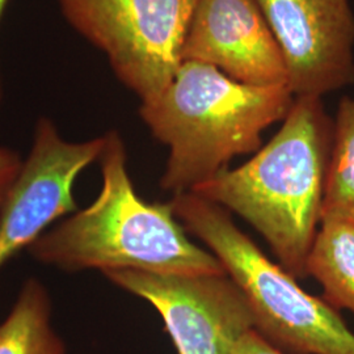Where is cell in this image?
Listing matches in <instances>:
<instances>
[{
	"label": "cell",
	"instance_id": "14",
	"mask_svg": "<svg viewBox=\"0 0 354 354\" xmlns=\"http://www.w3.org/2000/svg\"><path fill=\"white\" fill-rule=\"evenodd\" d=\"M232 354H286L281 352L270 342H266L254 329L243 335L241 340L236 342Z\"/></svg>",
	"mask_w": 354,
	"mask_h": 354
},
{
	"label": "cell",
	"instance_id": "1",
	"mask_svg": "<svg viewBox=\"0 0 354 354\" xmlns=\"http://www.w3.org/2000/svg\"><path fill=\"white\" fill-rule=\"evenodd\" d=\"M333 118L322 97H295L276 136L247 163L226 168L192 193L245 219L279 266L307 277V260L322 223Z\"/></svg>",
	"mask_w": 354,
	"mask_h": 354
},
{
	"label": "cell",
	"instance_id": "8",
	"mask_svg": "<svg viewBox=\"0 0 354 354\" xmlns=\"http://www.w3.org/2000/svg\"><path fill=\"white\" fill-rule=\"evenodd\" d=\"M279 44L295 97L354 83V13L349 0H256Z\"/></svg>",
	"mask_w": 354,
	"mask_h": 354
},
{
	"label": "cell",
	"instance_id": "5",
	"mask_svg": "<svg viewBox=\"0 0 354 354\" xmlns=\"http://www.w3.org/2000/svg\"><path fill=\"white\" fill-rule=\"evenodd\" d=\"M198 0H57L67 23L102 51L140 102L158 97L181 64Z\"/></svg>",
	"mask_w": 354,
	"mask_h": 354
},
{
	"label": "cell",
	"instance_id": "13",
	"mask_svg": "<svg viewBox=\"0 0 354 354\" xmlns=\"http://www.w3.org/2000/svg\"><path fill=\"white\" fill-rule=\"evenodd\" d=\"M21 165L23 159L17 152L7 147H0V210L13 181L21 169Z\"/></svg>",
	"mask_w": 354,
	"mask_h": 354
},
{
	"label": "cell",
	"instance_id": "4",
	"mask_svg": "<svg viewBox=\"0 0 354 354\" xmlns=\"http://www.w3.org/2000/svg\"><path fill=\"white\" fill-rule=\"evenodd\" d=\"M169 203L185 230L203 241L244 292L254 330L286 354H354V333L337 310L304 291L232 221L230 212L187 192Z\"/></svg>",
	"mask_w": 354,
	"mask_h": 354
},
{
	"label": "cell",
	"instance_id": "10",
	"mask_svg": "<svg viewBox=\"0 0 354 354\" xmlns=\"http://www.w3.org/2000/svg\"><path fill=\"white\" fill-rule=\"evenodd\" d=\"M307 277L317 279L323 299L354 315V225L322 221L307 260Z\"/></svg>",
	"mask_w": 354,
	"mask_h": 354
},
{
	"label": "cell",
	"instance_id": "9",
	"mask_svg": "<svg viewBox=\"0 0 354 354\" xmlns=\"http://www.w3.org/2000/svg\"><path fill=\"white\" fill-rule=\"evenodd\" d=\"M210 64L250 86H288L279 44L256 0H198L181 62Z\"/></svg>",
	"mask_w": 354,
	"mask_h": 354
},
{
	"label": "cell",
	"instance_id": "2",
	"mask_svg": "<svg viewBox=\"0 0 354 354\" xmlns=\"http://www.w3.org/2000/svg\"><path fill=\"white\" fill-rule=\"evenodd\" d=\"M99 158L102 185L88 207L46 230L28 248L42 264L162 274H227L214 254L192 243L168 203L142 200L127 171L125 143L112 130Z\"/></svg>",
	"mask_w": 354,
	"mask_h": 354
},
{
	"label": "cell",
	"instance_id": "12",
	"mask_svg": "<svg viewBox=\"0 0 354 354\" xmlns=\"http://www.w3.org/2000/svg\"><path fill=\"white\" fill-rule=\"evenodd\" d=\"M336 219L354 225V99L342 97L333 118L322 221Z\"/></svg>",
	"mask_w": 354,
	"mask_h": 354
},
{
	"label": "cell",
	"instance_id": "7",
	"mask_svg": "<svg viewBox=\"0 0 354 354\" xmlns=\"http://www.w3.org/2000/svg\"><path fill=\"white\" fill-rule=\"evenodd\" d=\"M104 143V136L68 142L51 120H38L32 149L0 210V269L53 222L75 210L76 178L99 160Z\"/></svg>",
	"mask_w": 354,
	"mask_h": 354
},
{
	"label": "cell",
	"instance_id": "3",
	"mask_svg": "<svg viewBox=\"0 0 354 354\" xmlns=\"http://www.w3.org/2000/svg\"><path fill=\"white\" fill-rule=\"evenodd\" d=\"M295 100L289 86H250L210 64L184 61L140 115L169 149L162 189L192 192L239 155L261 149V134L283 121Z\"/></svg>",
	"mask_w": 354,
	"mask_h": 354
},
{
	"label": "cell",
	"instance_id": "11",
	"mask_svg": "<svg viewBox=\"0 0 354 354\" xmlns=\"http://www.w3.org/2000/svg\"><path fill=\"white\" fill-rule=\"evenodd\" d=\"M64 353V342L51 328L49 294L42 283L29 279L0 323V354Z\"/></svg>",
	"mask_w": 354,
	"mask_h": 354
},
{
	"label": "cell",
	"instance_id": "6",
	"mask_svg": "<svg viewBox=\"0 0 354 354\" xmlns=\"http://www.w3.org/2000/svg\"><path fill=\"white\" fill-rule=\"evenodd\" d=\"M115 286L147 301L165 322L178 354H232L254 329L252 310L228 274H162L140 270L104 273Z\"/></svg>",
	"mask_w": 354,
	"mask_h": 354
},
{
	"label": "cell",
	"instance_id": "15",
	"mask_svg": "<svg viewBox=\"0 0 354 354\" xmlns=\"http://www.w3.org/2000/svg\"><path fill=\"white\" fill-rule=\"evenodd\" d=\"M10 0H0V21H1V17H3V13L6 11V7L8 4ZM3 99V83H1V74H0V102Z\"/></svg>",
	"mask_w": 354,
	"mask_h": 354
}]
</instances>
